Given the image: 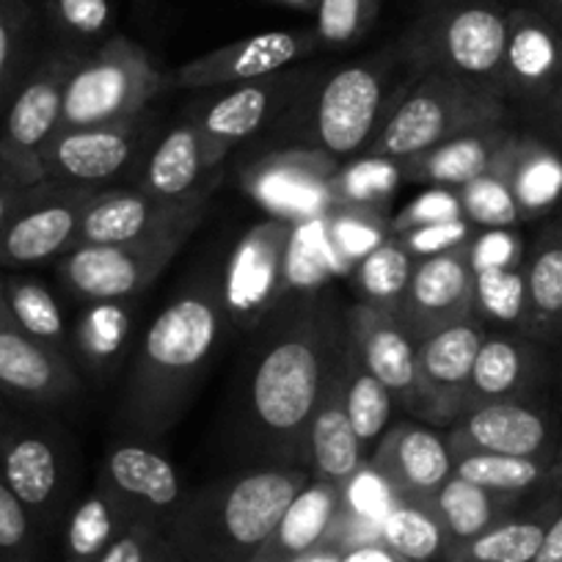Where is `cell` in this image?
Instances as JSON below:
<instances>
[{
  "label": "cell",
  "instance_id": "obj_1",
  "mask_svg": "<svg viewBox=\"0 0 562 562\" xmlns=\"http://www.w3.org/2000/svg\"><path fill=\"white\" fill-rule=\"evenodd\" d=\"M350 342L328 301H299L265 337L243 397L248 439L273 463L310 461V425Z\"/></svg>",
  "mask_w": 562,
  "mask_h": 562
},
{
  "label": "cell",
  "instance_id": "obj_2",
  "mask_svg": "<svg viewBox=\"0 0 562 562\" xmlns=\"http://www.w3.org/2000/svg\"><path fill=\"white\" fill-rule=\"evenodd\" d=\"M229 317L218 284H196L177 295L138 345L119 416L133 434L160 436L186 411L207 372Z\"/></svg>",
  "mask_w": 562,
  "mask_h": 562
},
{
  "label": "cell",
  "instance_id": "obj_3",
  "mask_svg": "<svg viewBox=\"0 0 562 562\" xmlns=\"http://www.w3.org/2000/svg\"><path fill=\"white\" fill-rule=\"evenodd\" d=\"M310 480L312 469L293 463H270L215 480L186 496L166 532L186 562H254Z\"/></svg>",
  "mask_w": 562,
  "mask_h": 562
},
{
  "label": "cell",
  "instance_id": "obj_4",
  "mask_svg": "<svg viewBox=\"0 0 562 562\" xmlns=\"http://www.w3.org/2000/svg\"><path fill=\"white\" fill-rule=\"evenodd\" d=\"M505 42L507 7L499 0H425L400 36L397 56L416 72H447L502 94Z\"/></svg>",
  "mask_w": 562,
  "mask_h": 562
},
{
  "label": "cell",
  "instance_id": "obj_5",
  "mask_svg": "<svg viewBox=\"0 0 562 562\" xmlns=\"http://www.w3.org/2000/svg\"><path fill=\"white\" fill-rule=\"evenodd\" d=\"M505 116L502 94L428 69L419 72L414 86L400 91L367 155L386 160L414 158L458 135L499 127Z\"/></svg>",
  "mask_w": 562,
  "mask_h": 562
},
{
  "label": "cell",
  "instance_id": "obj_6",
  "mask_svg": "<svg viewBox=\"0 0 562 562\" xmlns=\"http://www.w3.org/2000/svg\"><path fill=\"white\" fill-rule=\"evenodd\" d=\"M304 127L288 130L304 149L353 158L367 153L389 111V53L334 69L310 86Z\"/></svg>",
  "mask_w": 562,
  "mask_h": 562
},
{
  "label": "cell",
  "instance_id": "obj_7",
  "mask_svg": "<svg viewBox=\"0 0 562 562\" xmlns=\"http://www.w3.org/2000/svg\"><path fill=\"white\" fill-rule=\"evenodd\" d=\"M171 86L155 58L127 36H111L80 58L64 86L61 130L94 127L147 113L149 102Z\"/></svg>",
  "mask_w": 562,
  "mask_h": 562
},
{
  "label": "cell",
  "instance_id": "obj_8",
  "mask_svg": "<svg viewBox=\"0 0 562 562\" xmlns=\"http://www.w3.org/2000/svg\"><path fill=\"white\" fill-rule=\"evenodd\" d=\"M0 477L29 507L42 532L67 518L72 499V458L58 430L14 414L0 403Z\"/></svg>",
  "mask_w": 562,
  "mask_h": 562
},
{
  "label": "cell",
  "instance_id": "obj_9",
  "mask_svg": "<svg viewBox=\"0 0 562 562\" xmlns=\"http://www.w3.org/2000/svg\"><path fill=\"white\" fill-rule=\"evenodd\" d=\"M80 61L72 50H53L23 78L0 127V177L14 188L45 180V149L61 130L64 86Z\"/></svg>",
  "mask_w": 562,
  "mask_h": 562
},
{
  "label": "cell",
  "instance_id": "obj_10",
  "mask_svg": "<svg viewBox=\"0 0 562 562\" xmlns=\"http://www.w3.org/2000/svg\"><path fill=\"white\" fill-rule=\"evenodd\" d=\"M188 232L116 246H75L58 259V281L83 304H130L169 268Z\"/></svg>",
  "mask_w": 562,
  "mask_h": 562
},
{
  "label": "cell",
  "instance_id": "obj_11",
  "mask_svg": "<svg viewBox=\"0 0 562 562\" xmlns=\"http://www.w3.org/2000/svg\"><path fill=\"white\" fill-rule=\"evenodd\" d=\"M299 224L268 215L254 224L232 251L221 295L232 326L251 328L262 323L279 301L293 290L290 254Z\"/></svg>",
  "mask_w": 562,
  "mask_h": 562
},
{
  "label": "cell",
  "instance_id": "obj_12",
  "mask_svg": "<svg viewBox=\"0 0 562 562\" xmlns=\"http://www.w3.org/2000/svg\"><path fill=\"white\" fill-rule=\"evenodd\" d=\"M97 186L40 182L29 188L20 207L0 229V270L34 268L72 251L80 240V224Z\"/></svg>",
  "mask_w": 562,
  "mask_h": 562
},
{
  "label": "cell",
  "instance_id": "obj_13",
  "mask_svg": "<svg viewBox=\"0 0 562 562\" xmlns=\"http://www.w3.org/2000/svg\"><path fill=\"white\" fill-rule=\"evenodd\" d=\"M153 133L147 113L94 127L58 130L42 158L45 180L102 188V182L116 180L124 171L140 169Z\"/></svg>",
  "mask_w": 562,
  "mask_h": 562
},
{
  "label": "cell",
  "instance_id": "obj_14",
  "mask_svg": "<svg viewBox=\"0 0 562 562\" xmlns=\"http://www.w3.org/2000/svg\"><path fill=\"white\" fill-rule=\"evenodd\" d=\"M312 80H315L312 72H276L235 86L224 97L196 111L193 122L202 133L204 160L210 169L218 171V166L237 144L268 127V122L281 116V111H290L310 89Z\"/></svg>",
  "mask_w": 562,
  "mask_h": 562
},
{
  "label": "cell",
  "instance_id": "obj_15",
  "mask_svg": "<svg viewBox=\"0 0 562 562\" xmlns=\"http://www.w3.org/2000/svg\"><path fill=\"white\" fill-rule=\"evenodd\" d=\"M210 196L171 202L138 188H102L89 202L80 224L78 246H116L188 232L204 221Z\"/></svg>",
  "mask_w": 562,
  "mask_h": 562
},
{
  "label": "cell",
  "instance_id": "obj_16",
  "mask_svg": "<svg viewBox=\"0 0 562 562\" xmlns=\"http://www.w3.org/2000/svg\"><path fill=\"white\" fill-rule=\"evenodd\" d=\"M560 419L540 400H499L469 408L452 422L447 445L458 452H496L516 458H554Z\"/></svg>",
  "mask_w": 562,
  "mask_h": 562
},
{
  "label": "cell",
  "instance_id": "obj_17",
  "mask_svg": "<svg viewBox=\"0 0 562 562\" xmlns=\"http://www.w3.org/2000/svg\"><path fill=\"white\" fill-rule=\"evenodd\" d=\"M339 169L337 158L315 149H276L243 171V188L268 215L301 224L331 210V182Z\"/></svg>",
  "mask_w": 562,
  "mask_h": 562
},
{
  "label": "cell",
  "instance_id": "obj_18",
  "mask_svg": "<svg viewBox=\"0 0 562 562\" xmlns=\"http://www.w3.org/2000/svg\"><path fill=\"white\" fill-rule=\"evenodd\" d=\"M83 383L67 353L31 337L3 295L0 273V400L20 405H61L78 397Z\"/></svg>",
  "mask_w": 562,
  "mask_h": 562
},
{
  "label": "cell",
  "instance_id": "obj_19",
  "mask_svg": "<svg viewBox=\"0 0 562 562\" xmlns=\"http://www.w3.org/2000/svg\"><path fill=\"white\" fill-rule=\"evenodd\" d=\"M97 485H102L135 524L166 527L186 502L175 463L138 439L119 441L105 452Z\"/></svg>",
  "mask_w": 562,
  "mask_h": 562
},
{
  "label": "cell",
  "instance_id": "obj_20",
  "mask_svg": "<svg viewBox=\"0 0 562 562\" xmlns=\"http://www.w3.org/2000/svg\"><path fill=\"white\" fill-rule=\"evenodd\" d=\"M317 50L315 31H262L246 40L191 58L171 72V86L180 89H224L243 86L268 75L284 72L301 56Z\"/></svg>",
  "mask_w": 562,
  "mask_h": 562
},
{
  "label": "cell",
  "instance_id": "obj_21",
  "mask_svg": "<svg viewBox=\"0 0 562 562\" xmlns=\"http://www.w3.org/2000/svg\"><path fill=\"white\" fill-rule=\"evenodd\" d=\"M474 317V270L469 243L436 257L416 259L397 321L416 345L452 323Z\"/></svg>",
  "mask_w": 562,
  "mask_h": 562
},
{
  "label": "cell",
  "instance_id": "obj_22",
  "mask_svg": "<svg viewBox=\"0 0 562 562\" xmlns=\"http://www.w3.org/2000/svg\"><path fill=\"white\" fill-rule=\"evenodd\" d=\"M345 321L361 364L389 389L400 408L428 419V397L419 378L416 342L397 315L359 301L345 312Z\"/></svg>",
  "mask_w": 562,
  "mask_h": 562
},
{
  "label": "cell",
  "instance_id": "obj_23",
  "mask_svg": "<svg viewBox=\"0 0 562 562\" xmlns=\"http://www.w3.org/2000/svg\"><path fill=\"white\" fill-rule=\"evenodd\" d=\"M562 80V31L535 7L507 9L502 94L538 111Z\"/></svg>",
  "mask_w": 562,
  "mask_h": 562
},
{
  "label": "cell",
  "instance_id": "obj_24",
  "mask_svg": "<svg viewBox=\"0 0 562 562\" xmlns=\"http://www.w3.org/2000/svg\"><path fill=\"white\" fill-rule=\"evenodd\" d=\"M549 350L521 331L488 334L469 378L467 411L499 400H538L546 383L554 381Z\"/></svg>",
  "mask_w": 562,
  "mask_h": 562
},
{
  "label": "cell",
  "instance_id": "obj_25",
  "mask_svg": "<svg viewBox=\"0 0 562 562\" xmlns=\"http://www.w3.org/2000/svg\"><path fill=\"white\" fill-rule=\"evenodd\" d=\"M485 331L477 317L441 328L416 345L419 378L428 397V419L436 425H452L467 411L469 378L474 359L483 348Z\"/></svg>",
  "mask_w": 562,
  "mask_h": 562
},
{
  "label": "cell",
  "instance_id": "obj_26",
  "mask_svg": "<svg viewBox=\"0 0 562 562\" xmlns=\"http://www.w3.org/2000/svg\"><path fill=\"white\" fill-rule=\"evenodd\" d=\"M397 496L430 499L452 477L447 436L416 422H397L381 436L367 458Z\"/></svg>",
  "mask_w": 562,
  "mask_h": 562
},
{
  "label": "cell",
  "instance_id": "obj_27",
  "mask_svg": "<svg viewBox=\"0 0 562 562\" xmlns=\"http://www.w3.org/2000/svg\"><path fill=\"white\" fill-rule=\"evenodd\" d=\"M491 171L510 186L521 221L543 218L562 199V155L540 135H507Z\"/></svg>",
  "mask_w": 562,
  "mask_h": 562
},
{
  "label": "cell",
  "instance_id": "obj_28",
  "mask_svg": "<svg viewBox=\"0 0 562 562\" xmlns=\"http://www.w3.org/2000/svg\"><path fill=\"white\" fill-rule=\"evenodd\" d=\"M135 188L171 202H191L210 196L207 177L213 169L204 160L202 133L196 122H180L166 130L140 164Z\"/></svg>",
  "mask_w": 562,
  "mask_h": 562
},
{
  "label": "cell",
  "instance_id": "obj_29",
  "mask_svg": "<svg viewBox=\"0 0 562 562\" xmlns=\"http://www.w3.org/2000/svg\"><path fill=\"white\" fill-rule=\"evenodd\" d=\"M527 315L521 334L557 350L562 345V218L540 229L524 257Z\"/></svg>",
  "mask_w": 562,
  "mask_h": 562
},
{
  "label": "cell",
  "instance_id": "obj_30",
  "mask_svg": "<svg viewBox=\"0 0 562 562\" xmlns=\"http://www.w3.org/2000/svg\"><path fill=\"white\" fill-rule=\"evenodd\" d=\"M306 452H310L312 477L342 485V488L367 463V452L361 447L359 436H356L353 425H350L348 408H345L342 361L334 370L331 383H328L326 394H323L321 405H317L315 416H312Z\"/></svg>",
  "mask_w": 562,
  "mask_h": 562
},
{
  "label": "cell",
  "instance_id": "obj_31",
  "mask_svg": "<svg viewBox=\"0 0 562 562\" xmlns=\"http://www.w3.org/2000/svg\"><path fill=\"white\" fill-rule=\"evenodd\" d=\"M345 502L342 485L312 477L310 485L290 502L281 521L257 551L254 562H293L323 543Z\"/></svg>",
  "mask_w": 562,
  "mask_h": 562
},
{
  "label": "cell",
  "instance_id": "obj_32",
  "mask_svg": "<svg viewBox=\"0 0 562 562\" xmlns=\"http://www.w3.org/2000/svg\"><path fill=\"white\" fill-rule=\"evenodd\" d=\"M507 135H510V130H505V124L458 135V138L445 140L428 153L397 160L400 175L414 182H428V186L456 188L458 191L494 166Z\"/></svg>",
  "mask_w": 562,
  "mask_h": 562
},
{
  "label": "cell",
  "instance_id": "obj_33",
  "mask_svg": "<svg viewBox=\"0 0 562 562\" xmlns=\"http://www.w3.org/2000/svg\"><path fill=\"white\" fill-rule=\"evenodd\" d=\"M562 505V494H540L529 510L502 518L467 543L450 546L441 562H529L538 554L551 518Z\"/></svg>",
  "mask_w": 562,
  "mask_h": 562
},
{
  "label": "cell",
  "instance_id": "obj_34",
  "mask_svg": "<svg viewBox=\"0 0 562 562\" xmlns=\"http://www.w3.org/2000/svg\"><path fill=\"white\" fill-rule=\"evenodd\" d=\"M436 516L447 535V549L467 540L477 538L488 527H494L502 518L513 516L521 507V496L494 494L488 488L469 483L452 474L434 496H430Z\"/></svg>",
  "mask_w": 562,
  "mask_h": 562
},
{
  "label": "cell",
  "instance_id": "obj_35",
  "mask_svg": "<svg viewBox=\"0 0 562 562\" xmlns=\"http://www.w3.org/2000/svg\"><path fill=\"white\" fill-rule=\"evenodd\" d=\"M133 524L119 502L94 483V488L75 502L64 518V562H100L119 535Z\"/></svg>",
  "mask_w": 562,
  "mask_h": 562
},
{
  "label": "cell",
  "instance_id": "obj_36",
  "mask_svg": "<svg viewBox=\"0 0 562 562\" xmlns=\"http://www.w3.org/2000/svg\"><path fill=\"white\" fill-rule=\"evenodd\" d=\"M381 540L408 562H441L447 535L430 499L397 496L381 518Z\"/></svg>",
  "mask_w": 562,
  "mask_h": 562
},
{
  "label": "cell",
  "instance_id": "obj_37",
  "mask_svg": "<svg viewBox=\"0 0 562 562\" xmlns=\"http://www.w3.org/2000/svg\"><path fill=\"white\" fill-rule=\"evenodd\" d=\"M3 295H7V304L12 310L14 321L31 337L72 359V353H69L72 342H69L61 304H58L56 295L50 293L45 281H40L36 276L12 270V273H3Z\"/></svg>",
  "mask_w": 562,
  "mask_h": 562
},
{
  "label": "cell",
  "instance_id": "obj_38",
  "mask_svg": "<svg viewBox=\"0 0 562 562\" xmlns=\"http://www.w3.org/2000/svg\"><path fill=\"white\" fill-rule=\"evenodd\" d=\"M549 458H516L496 452H458L452 456V474L469 483L505 496H529L532 491L543 494L549 477Z\"/></svg>",
  "mask_w": 562,
  "mask_h": 562
},
{
  "label": "cell",
  "instance_id": "obj_39",
  "mask_svg": "<svg viewBox=\"0 0 562 562\" xmlns=\"http://www.w3.org/2000/svg\"><path fill=\"white\" fill-rule=\"evenodd\" d=\"M342 375H345V408H348L350 425H353L356 436H359L364 452L381 441V436L389 430V422L394 414V397L389 389L361 364L359 353L353 348V339L348 342L342 359Z\"/></svg>",
  "mask_w": 562,
  "mask_h": 562
},
{
  "label": "cell",
  "instance_id": "obj_40",
  "mask_svg": "<svg viewBox=\"0 0 562 562\" xmlns=\"http://www.w3.org/2000/svg\"><path fill=\"white\" fill-rule=\"evenodd\" d=\"M321 229L326 235L328 262H337L339 268H356L367 254L394 237L392 221L383 218L375 207L353 204H337L321 215Z\"/></svg>",
  "mask_w": 562,
  "mask_h": 562
},
{
  "label": "cell",
  "instance_id": "obj_41",
  "mask_svg": "<svg viewBox=\"0 0 562 562\" xmlns=\"http://www.w3.org/2000/svg\"><path fill=\"white\" fill-rule=\"evenodd\" d=\"M414 265L416 259L405 251L397 237L381 243L375 251H370L356 265V290L361 293V304L397 315Z\"/></svg>",
  "mask_w": 562,
  "mask_h": 562
},
{
  "label": "cell",
  "instance_id": "obj_42",
  "mask_svg": "<svg viewBox=\"0 0 562 562\" xmlns=\"http://www.w3.org/2000/svg\"><path fill=\"white\" fill-rule=\"evenodd\" d=\"M130 312L127 304H89L80 315L72 339L75 350L89 367H111L127 348Z\"/></svg>",
  "mask_w": 562,
  "mask_h": 562
},
{
  "label": "cell",
  "instance_id": "obj_43",
  "mask_svg": "<svg viewBox=\"0 0 562 562\" xmlns=\"http://www.w3.org/2000/svg\"><path fill=\"white\" fill-rule=\"evenodd\" d=\"M524 315H527L524 268H499L474 273V317L483 326L499 323L510 331H521Z\"/></svg>",
  "mask_w": 562,
  "mask_h": 562
},
{
  "label": "cell",
  "instance_id": "obj_44",
  "mask_svg": "<svg viewBox=\"0 0 562 562\" xmlns=\"http://www.w3.org/2000/svg\"><path fill=\"white\" fill-rule=\"evenodd\" d=\"M383 0H317L315 40L317 47H350L364 40L378 23Z\"/></svg>",
  "mask_w": 562,
  "mask_h": 562
},
{
  "label": "cell",
  "instance_id": "obj_45",
  "mask_svg": "<svg viewBox=\"0 0 562 562\" xmlns=\"http://www.w3.org/2000/svg\"><path fill=\"white\" fill-rule=\"evenodd\" d=\"M34 9L25 0H0V113L23 83V61L29 50Z\"/></svg>",
  "mask_w": 562,
  "mask_h": 562
},
{
  "label": "cell",
  "instance_id": "obj_46",
  "mask_svg": "<svg viewBox=\"0 0 562 562\" xmlns=\"http://www.w3.org/2000/svg\"><path fill=\"white\" fill-rule=\"evenodd\" d=\"M400 164L386 158H367L361 164L345 166L331 182V207L353 204V207H381L394 191Z\"/></svg>",
  "mask_w": 562,
  "mask_h": 562
},
{
  "label": "cell",
  "instance_id": "obj_47",
  "mask_svg": "<svg viewBox=\"0 0 562 562\" xmlns=\"http://www.w3.org/2000/svg\"><path fill=\"white\" fill-rule=\"evenodd\" d=\"M458 199H461L463 218L480 229H513L521 221L510 186L491 169L458 188Z\"/></svg>",
  "mask_w": 562,
  "mask_h": 562
},
{
  "label": "cell",
  "instance_id": "obj_48",
  "mask_svg": "<svg viewBox=\"0 0 562 562\" xmlns=\"http://www.w3.org/2000/svg\"><path fill=\"white\" fill-rule=\"evenodd\" d=\"M45 532L0 477V562H40Z\"/></svg>",
  "mask_w": 562,
  "mask_h": 562
},
{
  "label": "cell",
  "instance_id": "obj_49",
  "mask_svg": "<svg viewBox=\"0 0 562 562\" xmlns=\"http://www.w3.org/2000/svg\"><path fill=\"white\" fill-rule=\"evenodd\" d=\"M100 562H186L171 535L160 524H133L116 538V543L100 557Z\"/></svg>",
  "mask_w": 562,
  "mask_h": 562
},
{
  "label": "cell",
  "instance_id": "obj_50",
  "mask_svg": "<svg viewBox=\"0 0 562 562\" xmlns=\"http://www.w3.org/2000/svg\"><path fill=\"white\" fill-rule=\"evenodd\" d=\"M50 18L75 40H97L113 23L111 0H47Z\"/></svg>",
  "mask_w": 562,
  "mask_h": 562
},
{
  "label": "cell",
  "instance_id": "obj_51",
  "mask_svg": "<svg viewBox=\"0 0 562 562\" xmlns=\"http://www.w3.org/2000/svg\"><path fill=\"white\" fill-rule=\"evenodd\" d=\"M463 218L461 199H458L456 188H430L422 196H416L414 202L405 204L397 215L392 218V232L394 237L403 235V232L416 229V226L428 224H441V221H458Z\"/></svg>",
  "mask_w": 562,
  "mask_h": 562
},
{
  "label": "cell",
  "instance_id": "obj_52",
  "mask_svg": "<svg viewBox=\"0 0 562 562\" xmlns=\"http://www.w3.org/2000/svg\"><path fill=\"white\" fill-rule=\"evenodd\" d=\"M527 246L516 229H483L469 240V262L474 273L499 268H524Z\"/></svg>",
  "mask_w": 562,
  "mask_h": 562
},
{
  "label": "cell",
  "instance_id": "obj_53",
  "mask_svg": "<svg viewBox=\"0 0 562 562\" xmlns=\"http://www.w3.org/2000/svg\"><path fill=\"white\" fill-rule=\"evenodd\" d=\"M474 237L472 224L467 218L458 221H441V224H428V226H416V229L403 232L397 235V240L403 243L405 251L414 259L436 257V254L452 251V248L467 246Z\"/></svg>",
  "mask_w": 562,
  "mask_h": 562
},
{
  "label": "cell",
  "instance_id": "obj_54",
  "mask_svg": "<svg viewBox=\"0 0 562 562\" xmlns=\"http://www.w3.org/2000/svg\"><path fill=\"white\" fill-rule=\"evenodd\" d=\"M535 113H538L546 133H549V144L562 155V80L554 86V91L546 97V102Z\"/></svg>",
  "mask_w": 562,
  "mask_h": 562
},
{
  "label": "cell",
  "instance_id": "obj_55",
  "mask_svg": "<svg viewBox=\"0 0 562 562\" xmlns=\"http://www.w3.org/2000/svg\"><path fill=\"white\" fill-rule=\"evenodd\" d=\"M342 562H408V560L400 557L397 551L389 549L383 540H372V543L356 546V549L345 551Z\"/></svg>",
  "mask_w": 562,
  "mask_h": 562
},
{
  "label": "cell",
  "instance_id": "obj_56",
  "mask_svg": "<svg viewBox=\"0 0 562 562\" xmlns=\"http://www.w3.org/2000/svg\"><path fill=\"white\" fill-rule=\"evenodd\" d=\"M529 562H562V505L557 510V516L551 518L549 529H546L538 554Z\"/></svg>",
  "mask_w": 562,
  "mask_h": 562
},
{
  "label": "cell",
  "instance_id": "obj_57",
  "mask_svg": "<svg viewBox=\"0 0 562 562\" xmlns=\"http://www.w3.org/2000/svg\"><path fill=\"white\" fill-rule=\"evenodd\" d=\"M25 193H29V188H14L0 177V229H3V224H7L9 218H12L14 210L20 207Z\"/></svg>",
  "mask_w": 562,
  "mask_h": 562
},
{
  "label": "cell",
  "instance_id": "obj_58",
  "mask_svg": "<svg viewBox=\"0 0 562 562\" xmlns=\"http://www.w3.org/2000/svg\"><path fill=\"white\" fill-rule=\"evenodd\" d=\"M345 551H348V549H342V546H339L337 540L326 538V540H323V543H317L315 549L306 551V554L295 557L293 562H342Z\"/></svg>",
  "mask_w": 562,
  "mask_h": 562
},
{
  "label": "cell",
  "instance_id": "obj_59",
  "mask_svg": "<svg viewBox=\"0 0 562 562\" xmlns=\"http://www.w3.org/2000/svg\"><path fill=\"white\" fill-rule=\"evenodd\" d=\"M543 494H562V441H560V447H557L554 458H551L549 477H546Z\"/></svg>",
  "mask_w": 562,
  "mask_h": 562
},
{
  "label": "cell",
  "instance_id": "obj_60",
  "mask_svg": "<svg viewBox=\"0 0 562 562\" xmlns=\"http://www.w3.org/2000/svg\"><path fill=\"white\" fill-rule=\"evenodd\" d=\"M535 9H540L562 31V0H535Z\"/></svg>",
  "mask_w": 562,
  "mask_h": 562
},
{
  "label": "cell",
  "instance_id": "obj_61",
  "mask_svg": "<svg viewBox=\"0 0 562 562\" xmlns=\"http://www.w3.org/2000/svg\"><path fill=\"white\" fill-rule=\"evenodd\" d=\"M268 3H276V7L295 9V12H315L317 0H268Z\"/></svg>",
  "mask_w": 562,
  "mask_h": 562
},
{
  "label": "cell",
  "instance_id": "obj_62",
  "mask_svg": "<svg viewBox=\"0 0 562 562\" xmlns=\"http://www.w3.org/2000/svg\"><path fill=\"white\" fill-rule=\"evenodd\" d=\"M560 348H562V345H560ZM554 381H560V389H562V361H560V364L554 361Z\"/></svg>",
  "mask_w": 562,
  "mask_h": 562
},
{
  "label": "cell",
  "instance_id": "obj_63",
  "mask_svg": "<svg viewBox=\"0 0 562 562\" xmlns=\"http://www.w3.org/2000/svg\"><path fill=\"white\" fill-rule=\"evenodd\" d=\"M140 3H147V0H140Z\"/></svg>",
  "mask_w": 562,
  "mask_h": 562
}]
</instances>
